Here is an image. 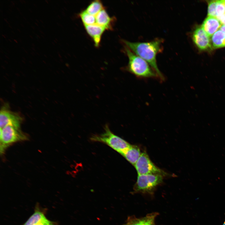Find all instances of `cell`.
Masks as SVG:
<instances>
[{
    "label": "cell",
    "instance_id": "5b68a950",
    "mask_svg": "<svg viewBox=\"0 0 225 225\" xmlns=\"http://www.w3.org/2000/svg\"><path fill=\"white\" fill-rule=\"evenodd\" d=\"M27 137L19 129L10 126L0 128V152H3L8 146L16 142L25 140Z\"/></svg>",
    "mask_w": 225,
    "mask_h": 225
},
{
    "label": "cell",
    "instance_id": "52a82bcc",
    "mask_svg": "<svg viewBox=\"0 0 225 225\" xmlns=\"http://www.w3.org/2000/svg\"><path fill=\"white\" fill-rule=\"evenodd\" d=\"M22 118L18 114L2 109L0 112V128L8 126L19 129Z\"/></svg>",
    "mask_w": 225,
    "mask_h": 225
},
{
    "label": "cell",
    "instance_id": "7402d4cb",
    "mask_svg": "<svg viewBox=\"0 0 225 225\" xmlns=\"http://www.w3.org/2000/svg\"><path fill=\"white\" fill-rule=\"evenodd\" d=\"M219 30L225 34V25H222Z\"/></svg>",
    "mask_w": 225,
    "mask_h": 225
},
{
    "label": "cell",
    "instance_id": "3957f363",
    "mask_svg": "<svg viewBox=\"0 0 225 225\" xmlns=\"http://www.w3.org/2000/svg\"><path fill=\"white\" fill-rule=\"evenodd\" d=\"M104 129L103 133L92 136L91 140L104 143L121 155L131 146L124 140L113 133L108 125L105 126Z\"/></svg>",
    "mask_w": 225,
    "mask_h": 225
},
{
    "label": "cell",
    "instance_id": "7c38bea8",
    "mask_svg": "<svg viewBox=\"0 0 225 225\" xmlns=\"http://www.w3.org/2000/svg\"><path fill=\"white\" fill-rule=\"evenodd\" d=\"M95 17L96 23L105 28L107 30L112 29L114 19L109 16L105 8L99 12Z\"/></svg>",
    "mask_w": 225,
    "mask_h": 225
},
{
    "label": "cell",
    "instance_id": "ac0fdd59",
    "mask_svg": "<svg viewBox=\"0 0 225 225\" xmlns=\"http://www.w3.org/2000/svg\"><path fill=\"white\" fill-rule=\"evenodd\" d=\"M216 11V18L219 20L225 13V0H217Z\"/></svg>",
    "mask_w": 225,
    "mask_h": 225
},
{
    "label": "cell",
    "instance_id": "ba28073f",
    "mask_svg": "<svg viewBox=\"0 0 225 225\" xmlns=\"http://www.w3.org/2000/svg\"><path fill=\"white\" fill-rule=\"evenodd\" d=\"M209 37L202 27L195 29L192 37L194 43L202 50H206L211 48Z\"/></svg>",
    "mask_w": 225,
    "mask_h": 225
},
{
    "label": "cell",
    "instance_id": "9c48e42d",
    "mask_svg": "<svg viewBox=\"0 0 225 225\" xmlns=\"http://www.w3.org/2000/svg\"><path fill=\"white\" fill-rule=\"evenodd\" d=\"M159 215L158 212L149 213L142 218H137L134 216L128 217L124 225H155V219Z\"/></svg>",
    "mask_w": 225,
    "mask_h": 225
},
{
    "label": "cell",
    "instance_id": "5bb4252c",
    "mask_svg": "<svg viewBox=\"0 0 225 225\" xmlns=\"http://www.w3.org/2000/svg\"><path fill=\"white\" fill-rule=\"evenodd\" d=\"M45 217V212L37 205L33 214L22 225H35Z\"/></svg>",
    "mask_w": 225,
    "mask_h": 225
},
{
    "label": "cell",
    "instance_id": "277c9868",
    "mask_svg": "<svg viewBox=\"0 0 225 225\" xmlns=\"http://www.w3.org/2000/svg\"><path fill=\"white\" fill-rule=\"evenodd\" d=\"M162 176L161 175H138L134 190L136 192L152 193L155 188L162 183Z\"/></svg>",
    "mask_w": 225,
    "mask_h": 225
},
{
    "label": "cell",
    "instance_id": "7a4b0ae2",
    "mask_svg": "<svg viewBox=\"0 0 225 225\" xmlns=\"http://www.w3.org/2000/svg\"><path fill=\"white\" fill-rule=\"evenodd\" d=\"M124 50L128 58L126 67L128 72L140 78H158L156 72L146 61L126 46Z\"/></svg>",
    "mask_w": 225,
    "mask_h": 225
},
{
    "label": "cell",
    "instance_id": "4fadbf2b",
    "mask_svg": "<svg viewBox=\"0 0 225 225\" xmlns=\"http://www.w3.org/2000/svg\"><path fill=\"white\" fill-rule=\"evenodd\" d=\"M142 153L139 148L136 146L131 145L122 155L132 165H135Z\"/></svg>",
    "mask_w": 225,
    "mask_h": 225
},
{
    "label": "cell",
    "instance_id": "8992f818",
    "mask_svg": "<svg viewBox=\"0 0 225 225\" xmlns=\"http://www.w3.org/2000/svg\"><path fill=\"white\" fill-rule=\"evenodd\" d=\"M138 175L158 174L163 175L165 172L153 164L146 152L142 153L134 165Z\"/></svg>",
    "mask_w": 225,
    "mask_h": 225
},
{
    "label": "cell",
    "instance_id": "ffe728a7",
    "mask_svg": "<svg viewBox=\"0 0 225 225\" xmlns=\"http://www.w3.org/2000/svg\"><path fill=\"white\" fill-rule=\"evenodd\" d=\"M35 225H56V224L55 222L50 221L45 217Z\"/></svg>",
    "mask_w": 225,
    "mask_h": 225
},
{
    "label": "cell",
    "instance_id": "e0dca14e",
    "mask_svg": "<svg viewBox=\"0 0 225 225\" xmlns=\"http://www.w3.org/2000/svg\"><path fill=\"white\" fill-rule=\"evenodd\" d=\"M79 15L84 25H90L96 23L95 16L89 14L85 10L81 12Z\"/></svg>",
    "mask_w": 225,
    "mask_h": 225
},
{
    "label": "cell",
    "instance_id": "603a6c76",
    "mask_svg": "<svg viewBox=\"0 0 225 225\" xmlns=\"http://www.w3.org/2000/svg\"><path fill=\"white\" fill-rule=\"evenodd\" d=\"M222 225H225V221H224V223H223V224Z\"/></svg>",
    "mask_w": 225,
    "mask_h": 225
},
{
    "label": "cell",
    "instance_id": "44dd1931",
    "mask_svg": "<svg viewBox=\"0 0 225 225\" xmlns=\"http://www.w3.org/2000/svg\"><path fill=\"white\" fill-rule=\"evenodd\" d=\"M219 20L222 24L225 25V13L221 17Z\"/></svg>",
    "mask_w": 225,
    "mask_h": 225
},
{
    "label": "cell",
    "instance_id": "9a60e30c",
    "mask_svg": "<svg viewBox=\"0 0 225 225\" xmlns=\"http://www.w3.org/2000/svg\"><path fill=\"white\" fill-rule=\"evenodd\" d=\"M211 41L215 48L225 47V34L219 29L212 35Z\"/></svg>",
    "mask_w": 225,
    "mask_h": 225
},
{
    "label": "cell",
    "instance_id": "d6986e66",
    "mask_svg": "<svg viewBox=\"0 0 225 225\" xmlns=\"http://www.w3.org/2000/svg\"><path fill=\"white\" fill-rule=\"evenodd\" d=\"M217 0H212L208 2V15L216 17V7Z\"/></svg>",
    "mask_w": 225,
    "mask_h": 225
},
{
    "label": "cell",
    "instance_id": "2e32d148",
    "mask_svg": "<svg viewBox=\"0 0 225 225\" xmlns=\"http://www.w3.org/2000/svg\"><path fill=\"white\" fill-rule=\"evenodd\" d=\"M104 8L101 1L96 0L91 2L85 10L89 14L95 16Z\"/></svg>",
    "mask_w": 225,
    "mask_h": 225
},
{
    "label": "cell",
    "instance_id": "8fae6325",
    "mask_svg": "<svg viewBox=\"0 0 225 225\" xmlns=\"http://www.w3.org/2000/svg\"><path fill=\"white\" fill-rule=\"evenodd\" d=\"M222 24L216 17L208 16L204 20L202 28L210 37L220 28Z\"/></svg>",
    "mask_w": 225,
    "mask_h": 225
},
{
    "label": "cell",
    "instance_id": "30bf717a",
    "mask_svg": "<svg viewBox=\"0 0 225 225\" xmlns=\"http://www.w3.org/2000/svg\"><path fill=\"white\" fill-rule=\"evenodd\" d=\"M84 26L87 33L93 40L95 46L96 47H98L102 35L106 29L96 23Z\"/></svg>",
    "mask_w": 225,
    "mask_h": 225
},
{
    "label": "cell",
    "instance_id": "6da1fadb",
    "mask_svg": "<svg viewBox=\"0 0 225 225\" xmlns=\"http://www.w3.org/2000/svg\"><path fill=\"white\" fill-rule=\"evenodd\" d=\"M122 41L126 46L150 65L160 80H164V77L158 68L156 60L157 54L162 50V39L157 38L148 42H133L125 40Z\"/></svg>",
    "mask_w": 225,
    "mask_h": 225
}]
</instances>
